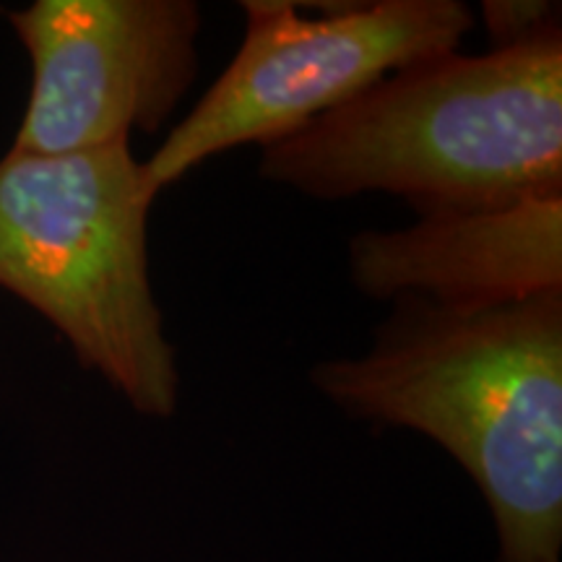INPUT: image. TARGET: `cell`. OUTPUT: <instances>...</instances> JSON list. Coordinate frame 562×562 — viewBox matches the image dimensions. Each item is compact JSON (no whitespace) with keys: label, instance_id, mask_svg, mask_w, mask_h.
<instances>
[{"label":"cell","instance_id":"obj_1","mask_svg":"<svg viewBox=\"0 0 562 562\" xmlns=\"http://www.w3.org/2000/svg\"><path fill=\"white\" fill-rule=\"evenodd\" d=\"M313 385L440 442L495 513L497 562H560L562 290L480 311L404 294L368 355L315 364Z\"/></svg>","mask_w":562,"mask_h":562},{"label":"cell","instance_id":"obj_2","mask_svg":"<svg viewBox=\"0 0 562 562\" xmlns=\"http://www.w3.org/2000/svg\"><path fill=\"white\" fill-rule=\"evenodd\" d=\"M261 149L266 180L321 201L383 191L419 220L562 199V30L412 63Z\"/></svg>","mask_w":562,"mask_h":562},{"label":"cell","instance_id":"obj_3","mask_svg":"<svg viewBox=\"0 0 562 562\" xmlns=\"http://www.w3.org/2000/svg\"><path fill=\"white\" fill-rule=\"evenodd\" d=\"M157 201L131 140L0 159V286L45 315L87 370L146 417L178 412L180 372L151 292Z\"/></svg>","mask_w":562,"mask_h":562},{"label":"cell","instance_id":"obj_4","mask_svg":"<svg viewBox=\"0 0 562 562\" xmlns=\"http://www.w3.org/2000/svg\"><path fill=\"white\" fill-rule=\"evenodd\" d=\"M245 40L191 115L144 161L151 191L186 178L214 154L290 136L381 83L393 70L459 50L474 13L459 0L294 3L243 0Z\"/></svg>","mask_w":562,"mask_h":562},{"label":"cell","instance_id":"obj_5","mask_svg":"<svg viewBox=\"0 0 562 562\" xmlns=\"http://www.w3.org/2000/svg\"><path fill=\"white\" fill-rule=\"evenodd\" d=\"M9 21L32 60L9 151L55 157L157 133L199 74L193 0H37Z\"/></svg>","mask_w":562,"mask_h":562},{"label":"cell","instance_id":"obj_6","mask_svg":"<svg viewBox=\"0 0 562 562\" xmlns=\"http://www.w3.org/2000/svg\"><path fill=\"white\" fill-rule=\"evenodd\" d=\"M349 273L372 300L412 294L459 311L562 290V199L360 232L349 243Z\"/></svg>","mask_w":562,"mask_h":562},{"label":"cell","instance_id":"obj_7","mask_svg":"<svg viewBox=\"0 0 562 562\" xmlns=\"http://www.w3.org/2000/svg\"><path fill=\"white\" fill-rule=\"evenodd\" d=\"M482 16L495 45L516 47L560 26V3L550 0H484Z\"/></svg>","mask_w":562,"mask_h":562}]
</instances>
